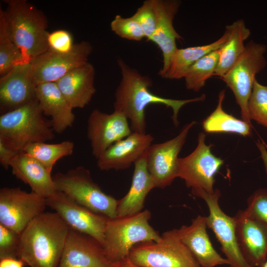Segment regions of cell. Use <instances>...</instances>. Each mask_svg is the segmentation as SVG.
I'll return each instance as SVG.
<instances>
[{"instance_id":"cell-1","label":"cell","mask_w":267,"mask_h":267,"mask_svg":"<svg viewBox=\"0 0 267 267\" xmlns=\"http://www.w3.org/2000/svg\"><path fill=\"white\" fill-rule=\"evenodd\" d=\"M117 63L122 78L115 93L114 110L122 112L130 120L133 132L146 134L145 110L149 104H161L171 108L173 112L172 118L177 126L178 115L182 106L189 103L203 101L206 98L204 94L198 97L184 100L156 95L149 90L153 82L149 77L142 75L120 58L117 59Z\"/></svg>"},{"instance_id":"cell-2","label":"cell","mask_w":267,"mask_h":267,"mask_svg":"<svg viewBox=\"0 0 267 267\" xmlns=\"http://www.w3.org/2000/svg\"><path fill=\"white\" fill-rule=\"evenodd\" d=\"M69 229L56 212H43L21 233L18 259L29 267H58Z\"/></svg>"},{"instance_id":"cell-3","label":"cell","mask_w":267,"mask_h":267,"mask_svg":"<svg viewBox=\"0 0 267 267\" xmlns=\"http://www.w3.org/2000/svg\"><path fill=\"white\" fill-rule=\"evenodd\" d=\"M0 9L8 32L26 60L31 62L48 49L46 17L26 0H7Z\"/></svg>"},{"instance_id":"cell-4","label":"cell","mask_w":267,"mask_h":267,"mask_svg":"<svg viewBox=\"0 0 267 267\" xmlns=\"http://www.w3.org/2000/svg\"><path fill=\"white\" fill-rule=\"evenodd\" d=\"M151 213L148 210L114 218H109L104 231L102 247L111 263L128 257L137 244L158 241L161 236L149 224Z\"/></svg>"},{"instance_id":"cell-5","label":"cell","mask_w":267,"mask_h":267,"mask_svg":"<svg viewBox=\"0 0 267 267\" xmlns=\"http://www.w3.org/2000/svg\"><path fill=\"white\" fill-rule=\"evenodd\" d=\"M37 100L0 116V137L19 151L27 145L54 138L51 120L43 116Z\"/></svg>"},{"instance_id":"cell-6","label":"cell","mask_w":267,"mask_h":267,"mask_svg":"<svg viewBox=\"0 0 267 267\" xmlns=\"http://www.w3.org/2000/svg\"><path fill=\"white\" fill-rule=\"evenodd\" d=\"M56 191L66 194L79 204L108 218L117 217L118 200L105 193L83 166L58 172L52 176Z\"/></svg>"},{"instance_id":"cell-7","label":"cell","mask_w":267,"mask_h":267,"mask_svg":"<svg viewBox=\"0 0 267 267\" xmlns=\"http://www.w3.org/2000/svg\"><path fill=\"white\" fill-rule=\"evenodd\" d=\"M128 257L139 267H201L180 240L177 229L163 233L157 242L137 244Z\"/></svg>"},{"instance_id":"cell-8","label":"cell","mask_w":267,"mask_h":267,"mask_svg":"<svg viewBox=\"0 0 267 267\" xmlns=\"http://www.w3.org/2000/svg\"><path fill=\"white\" fill-rule=\"evenodd\" d=\"M265 44L251 40L245 44V49L234 65L222 78L233 92L240 108L242 120L251 125L248 103L256 75L267 65Z\"/></svg>"},{"instance_id":"cell-9","label":"cell","mask_w":267,"mask_h":267,"mask_svg":"<svg viewBox=\"0 0 267 267\" xmlns=\"http://www.w3.org/2000/svg\"><path fill=\"white\" fill-rule=\"evenodd\" d=\"M191 193L207 204L209 212L206 217L207 226L214 232L220 242L221 250L229 262V267H253L244 258L238 246L234 217L226 215L219 205L220 190L216 189L210 194L200 188H193Z\"/></svg>"},{"instance_id":"cell-10","label":"cell","mask_w":267,"mask_h":267,"mask_svg":"<svg viewBox=\"0 0 267 267\" xmlns=\"http://www.w3.org/2000/svg\"><path fill=\"white\" fill-rule=\"evenodd\" d=\"M206 135L200 132L195 150L188 156L178 158V176L188 188H200L208 193L215 192V177L223 164V160L211 152L212 144L205 143Z\"/></svg>"},{"instance_id":"cell-11","label":"cell","mask_w":267,"mask_h":267,"mask_svg":"<svg viewBox=\"0 0 267 267\" xmlns=\"http://www.w3.org/2000/svg\"><path fill=\"white\" fill-rule=\"evenodd\" d=\"M46 207V198L33 191L19 187L0 189V224L20 234Z\"/></svg>"},{"instance_id":"cell-12","label":"cell","mask_w":267,"mask_h":267,"mask_svg":"<svg viewBox=\"0 0 267 267\" xmlns=\"http://www.w3.org/2000/svg\"><path fill=\"white\" fill-rule=\"evenodd\" d=\"M92 49L91 44L87 41L75 44L67 52L48 49L31 62L35 85L57 82L72 70L88 62Z\"/></svg>"},{"instance_id":"cell-13","label":"cell","mask_w":267,"mask_h":267,"mask_svg":"<svg viewBox=\"0 0 267 267\" xmlns=\"http://www.w3.org/2000/svg\"><path fill=\"white\" fill-rule=\"evenodd\" d=\"M195 121L185 125L175 137L151 144L147 150L146 164L155 188H164L178 178V155Z\"/></svg>"},{"instance_id":"cell-14","label":"cell","mask_w":267,"mask_h":267,"mask_svg":"<svg viewBox=\"0 0 267 267\" xmlns=\"http://www.w3.org/2000/svg\"><path fill=\"white\" fill-rule=\"evenodd\" d=\"M46 203L70 229L92 237L102 245L108 218L87 209L58 191L47 197Z\"/></svg>"},{"instance_id":"cell-15","label":"cell","mask_w":267,"mask_h":267,"mask_svg":"<svg viewBox=\"0 0 267 267\" xmlns=\"http://www.w3.org/2000/svg\"><path fill=\"white\" fill-rule=\"evenodd\" d=\"M132 133L128 118L119 111L114 110L111 114H107L95 109L89 117L88 137L92 154L96 159L111 145Z\"/></svg>"},{"instance_id":"cell-16","label":"cell","mask_w":267,"mask_h":267,"mask_svg":"<svg viewBox=\"0 0 267 267\" xmlns=\"http://www.w3.org/2000/svg\"><path fill=\"white\" fill-rule=\"evenodd\" d=\"M31 62L13 67L0 78V107L2 114L37 100Z\"/></svg>"},{"instance_id":"cell-17","label":"cell","mask_w":267,"mask_h":267,"mask_svg":"<svg viewBox=\"0 0 267 267\" xmlns=\"http://www.w3.org/2000/svg\"><path fill=\"white\" fill-rule=\"evenodd\" d=\"M58 267H111V263L98 241L70 228Z\"/></svg>"},{"instance_id":"cell-18","label":"cell","mask_w":267,"mask_h":267,"mask_svg":"<svg viewBox=\"0 0 267 267\" xmlns=\"http://www.w3.org/2000/svg\"><path fill=\"white\" fill-rule=\"evenodd\" d=\"M238 246L253 267H263L267 256V227L239 210L234 216Z\"/></svg>"},{"instance_id":"cell-19","label":"cell","mask_w":267,"mask_h":267,"mask_svg":"<svg viewBox=\"0 0 267 267\" xmlns=\"http://www.w3.org/2000/svg\"><path fill=\"white\" fill-rule=\"evenodd\" d=\"M156 13L157 23L154 32L147 39L158 45L163 55L162 68L158 74L161 76L166 71L171 59L178 49L176 40L182 37L175 30L173 22L181 4L177 0H152Z\"/></svg>"},{"instance_id":"cell-20","label":"cell","mask_w":267,"mask_h":267,"mask_svg":"<svg viewBox=\"0 0 267 267\" xmlns=\"http://www.w3.org/2000/svg\"><path fill=\"white\" fill-rule=\"evenodd\" d=\"M153 139L150 134L132 132L109 147L97 159V165L102 171L126 169L146 152Z\"/></svg>"},{"instance_id":"cell-21","label":"cell","mask_w":267,"mask_h":267,"mask_svg":"<svg viewBox=\"0 0 267 267\" xmlns=\"http://www.w3.org/2000/svg\"><path fill=\"white\" fill-rule=\"evenodd\" d=\"M206 217L198 216L189 225L177 229L181 241L188 248L201 267L229 265L213 246L207 232Z\"/></svg>"},{"instance_id":"cell-22","label":"cell","mask_w":267,"mask_h":267,"mask_svg":"<svg viewBox=\"0 0 267 267\" xmlns=\"http://www.w3.org/2000/svg\"><path fill=\"white\" fill-rule=\"evenodd\" d=\"M36 96L43 114L51 117L54 132L62 134L72 126L75 119L73 108L55 82L37 85Z\"/></svg>"},{"instance_id":"cell-23","label":"cell","mask_w":267,"mask_h":267,"mask_svg":"<svg viewBox=\"0 0 267 267\" xmlns=\"http://www.w3.org/2000/svg\"><path fill=\"white\" fill-rule=\"evenodd\" d=\"M95 69L89 61L72 70L55 83L74 109L83 108L95 93Z\"/></svg>"},{"instance_id":"cell-24","label":"cell","mask_w":267,"mask_h":267,"mask_svg":"<svg viewBox=\"0 0 267 267\" xmlns=\"http://www.w3.org/2000/svg\"><path fill=\"white\" fill-rule=\"evenodd\" d=\"M10 167L12 174L28 184L32 191L46 198L56 191L51 172L29 154L19 152L11 161Z\"/></svg>"},{"instance_id":"cell-25","label":"cell","mask_w":267,"mask_h":267,"mask_svg":"<svg viewBox=\"0 0 267 267\" xmlns=\"http://www.w3.org/2000/svg\"><path fill=\"white\" fill-rule=\"evenodd\" d=\"M147 150L134 163L131 187L126 195L118 200L117 217L131 215L142 211L147 194L155 188L147 168Z\"/></svg>"},{"instance_id":"cell-26","label":"cell","mask_w":267,"mask_h":267,"mask_svg":"<svg viewBox=\"0 0 267 267\" xmlns=\"http://www.w3.org/2000/svg\"><path fill=\"white\" fill-rule=\"evenodd\" d=\"M229 34V27L227 25L223 35L211 44L178 48L172 56L166 71L160 76L169 79L184 78L189 68L197 60L212 51L222 48L227 41Z\"/></svg>"},{"instance_id":"cell-27","label":"cell","mask_w":267,"mask_h":267,"mask_svg":"<svg viewBox=\"0 0 267 267\" xmlns=\"http://www.w3.org/2000/svg\"><path fill=\"white\" fill-rule=\"evenodd\" d=\"M230 34L223 46L220 48V56L214 76L222 78L234 65L245 49L244 42L251 34L242 19L229 25Z\"/></svg>"},{"instance_id":"cell-28","label":"cell","mask_w":267,"mask_h":267,"mask_svg":"<svg viewBox=\"0 0 267 267\" xmlns=\"http://www.w3.org/2000/svg\"><path fill=\"white\" fill-rule=\"evenodd\" d=\"M225 90L219 94L218 105L214 111L203 122L202 127L207 133H230L250 136L251 125L225 112L222 108Z\"/></svg>"},{"instance_id":"cell-29","label":"cell","mask_w":267,"mask_h":267,"mask_svg":"<svg viewBox=\"0 0 267 267\" xmlns=\"http://www.w3.org/2000/svg\"><path fill=\"white\" fill-rule=\"evenodd\" d=\"M74 149L73 142L65 140L58 143L35 142L26 146L22 151L31 156L51 172L59 159L71 155Z\"/></svg>"},{"instance_id":"cell-30","label":"cell","mask_w":267,"mask_h":267,"mask_svg":"<svg viewBox=\"0 0 267 267\" xmlns=\"http://www.w3.org/2000/svg\"><path fill=\"white\" fill-rule=\"evenodd\" d=\"M220 56V49L212 51L189 68L183 78L188 89L198 91L205 86L206 81L214 76Z\"/></svg>"},{"instance_id":"cell-31","label":"cell","mask_w":267,"mask_h":267,"mask_svg":"<svg viewBox=\"0 0 267 267\" xmlns=\"http://www.w3.org/2000/svg\"><path fill=\"white\" fill-rule=\"evenodd\" d=\"M26 60L22 52L12 40L0 10V75L5 74L16 65Z\"/></svg>"},{"instance_id":"cell-32","label":"cell","mask_w":267,"mask_h":267,"mask_svg":"<svg viewBox=\"0 0 267 267\" xmlns=\"http://www.w3.org/2000/svg\"><path fill=\"white\" fill-rule=\"evenodd\" d=\"M250 119L267 128V86L256 79L248 103Z\"/></svg>"},{"instance_id":"cell-33","label":"cell","mask_w":267,"mask_h":267,"mask_svg":"<svg viewBox=\"0 0 267 267\" xmlns=\"http://www.w3.org/2000/svg\"><path fill=\"white\" fill-rule=\"evenodd\" d=\"M110 27L119 37L128 40L140 41L145 38L142 28L133 16L125 18L116 15L110 23Z\"/></svg>"},{"instance_id":"cell-34","label":"cell","mask_w":267,"mask_h":267,"mask_svg":"<svg viewBox=\"0 0 267 267\" xmlns=\"http://www.w3.org/2000/svg\"><path fill=\"white\" fill-rule=\"evenodd\" d=\"M244 211L249 217L267 227V188L259 189L251 194Z\"/></svg>"},{"instance_id":"cell-35","label":"cell","mask_w":267,"mask_h":267,"mask_svg":"<svg viewBox=\"0 0 267 267\" xmlns=\"http://www.w3.org/2000/svg\"><path fill=\"white\" fill-rule=\"evenodd\" d=\"M133 16L139 23L148 39L154 32L157 23L152 0L144 1Z\"/></svg>"},{"instance_id":"cell-36","label":"cell","mask_w":267,"mask_h":267,"mask_svg":"<svg viewBox=\"0 0 267 267\" xmlns=\"http://www.w3.org/2000/svg\"><path fill=\"white\" fill-rule=\"evenodd\" d=\"M20 234L0 224V259L18 258Z\"/></svg>"},{"instance_id":"cell-37","label":"cell","mask_w":267,"mask_h":267,"mask_svg":"<svg viewBox=\"0 0 267 267\" xmlns=\"http://www.w3.org/2000/svg\"><path fill=\"white\" fill-rule=\"evenodd\" d=\"M48 49L57 52H67L75 44L71 34L65 30H57L49 33L47 38Z\"/></svg>"},{"instance_id":"cell-38","label":"cell","mask_w":267,"mask_h":267,"mask_svg":"<svg viewBox=\"0 0 267 267\" xmlns=\"http://www.w3.org/2000/svg\"><path fill=\"white\" fill-rule=\"evenodd\" d=\"M20 152L0 137V163L5 169H8L12 160Z\"/></svg>"},{"instance_id":"cell-39","label":"cell","mask_w":267,"mask_h":267,"mask_svg":"<svg viewBox=\"0 0 267 267\" xmlns=\"http://www.w3.org/2000/svg\"><path fill=\"white\" fill-rule=\"evenodd\" d=\"M24 263L18 258H5L0 259V267H24Z\"/></svg>"},{"instance_id":"cell-40","label":"cell","mask_w":267,"mask_h":267,"mask_svg":"<svg viewBox=\"0 0 267 267\" xmlns=\"http://www.w3.org/2000/svg\"><path fill=\"white\" fill-rule=\"evenodd\" d=\"M256 144L260 152L261 158L263 161L265 171L267 175V147L265 143L260 140H258Z\"/></svg>"},{"instance_id":"cell-41","label":"cell","mask_w":267,"mask_h":267,"mask_svg":"<svg viewBox=\"0 0 267 267\" xmlns=\"http://www.w3.org/2000/svg\"><path fill=\"white\" fill-rule=\"evenodd\" d=\"M111 267H139L132 263L129 257L111 263Z\"/></svg>"},{"instance_id":"cell-42","label":"cell","mask_w":267,"mask_h":267,"mask_svg":"<svg viewBox=\"0 0 267 267\" xmlns=\"http://www.w3.org/2000/svg\"><path fill=\"white\" fill-rule=\"evenodd\" d=\"M263 267H267V260H266Z\"/></svg>"}]
</instances>
